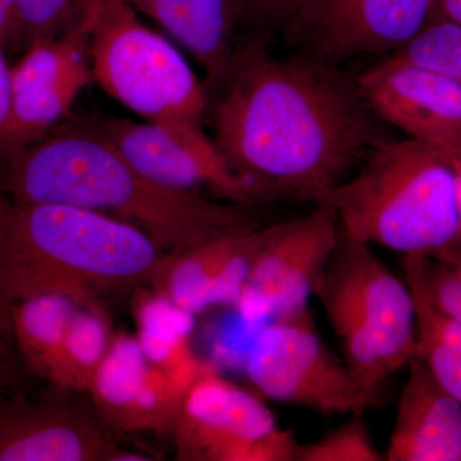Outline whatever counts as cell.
<instances>
[{"label": "cell", "mask_w": 461, "mask_h": 461, "mask_svg": "<svg viewBox=\"0 0 461 461\" xmlns=\"http://www.w3.org/2000/svg\"><path fill=\"white\" fill-rule=\"evenodd\" d=\"M314 295L323 309L344 311L371 330L391 377L414 357V296L406 281L379 260L368 242L341 230Z\"/></svg>", "instance_id": "30bf717a"}, {"label": "cell", "mask_w": 461, "mask_h": 461, "mask_svg": "<svg viewBox=\"0 0 461 461\" xmlns=\"http://www.w3.org/2000/svg\"><path fill=\"white\" fill-rule=\"evenodd\" d=\"M432 256L450 264L457 272L461 273V239L453 242V244L447 245V247L442 248L441 250L437 251Z\"/></svg>", "instance_id": "1f68e13d"}, {"label": "cell", "mask_w": 461, "mask_h": 461, "mask_svg": "<svg viewBox=\"0 0 461 461\" xmlns=\"http://www.w3.org/2000/svg\"><path fill=\"white\" fill-rule=\"evenodd\" d=\"M411 294L417 312L414 355L426 364L437 382L461 403V324L437 312L412 291Z\"/></svg>", "instance_id": "7402d4cb"}, {"label": "cell", "mask_w": 461, "mask_h": 461, "mask_svg": "<svg viewBox=\"0 0 461 461\" xmlns=\"http://www.w3.org/2000/svg\"><path fill=\"white\" fill-rule=\"evenodd\" d=\"M172 437L181 461H297L302 446L259 396L215 368L187 388Z\"/></svg>", "instance_id": "52a82bcc"}, {"label": "cell", "mask_w": 461, "mask_h": 461, "mask_svg": "<svg viewBox=\"0 0 461 461\" xmlns=\"http://www.w3.org/2000/svg\"><path fill=\"white\" fill-rule=\"evenodd\" d=\"M112 339L105 311L80 306L69 324L50 382L45 384L89 393Z\"/></svg>", "instance_id": "44dd1931"}, {"label": "cell", "mask_w": 461, "mask_h": 461, "mask_svg": "<svg viewBox=\"0 0 461 461\" xmlns=\"http://www.w3.org/2000/svg\"><path fill=\"white\" fill-rule=\"evenodd\" d=\"M120 436L87 393L39 384L0 397V461L150 460Z\"/></svg>", "instance_id": "ba28073f"}, {"label": "cell", "mask_w": 461, "mask_h": 461, "mask_svg": "<svg viewBox=\"0 0 461 461\" xmlns=\"http://www.w3.org/2000/svg\"><path fill=\"white\" fill-rule=\"evenodd\" d=\"M403 280L412 293L461 324V273L433 256H402Z\"/></svg>", "instance_id": "603a6c76"}, {"label": "cell", "mask_w": 461, "mask_h": 461, "mask_svg": "<svg viewBox=\"0 0 461 461\" xmlns=\"http://www.w3.org/2000/svg\"><path fill=\"white\" fill-rule=\"evenodd\" d=\"M214 93L215 145L260 204H318L391 140L357 78L314 56L278 58L247 41Z\"/></svg>", "instance_id": "6da1fadb"}, {"label": "cell", "mask_w": 461, "mask_h": 461, "mask_svg": "<svg viewBox=\"0 0 461 461\" xmlns=\"http://www.w3.org/2000/svg\"><path fill=\"white\" fill-rule=\"evenodd\" d=\"M186 391L145 357L138 338L117 335L94 377L91 402L120 433L171 435Z\"/></svg>", "instance_id": "9a60e30c"}, {"label": "cell", "mask_w": 461, "mask_h": 461, "mask_svg": "<svg viewBox=\"0 0 461 461\" xmlns=\"http://www.w3.org/2000/svg\"><path fill=\"white\" fill-rule=\"evenodd\" d=\"M166 254L130 224L0 193V299L69 297L105 311L107 297L151 284Z\"/></svg>", "instance_id": "3957f363"}, {"label": "cell", "mask_w": 461, "mask_h": 461, "mask_svg": "<svg viewBox=\"0 0 461 461\" xmlns=\"http://www.w3.org/2000/svg\"><path fill=\"white\" fill-rule=\"evenodd\" d=\"M0 44L5 50L23 44L16 0H0Z\"/></svg>", "instance_id": "f546056e"}, {"label": "cell", "mask_w": 461, "mask_h": 461, "mask_svg": "<svg viewBox=\"0 0 461 461\" xmlns=\"http://www.w3.org/2000/svg\"><path fill=\"white\" fill-rule=\"evenodd\" d=\"M406 368L384 461H461V403L420 357Z\"/></svg>", "instance_id": "ac0fdd59"}, {"label": "cell", "mask_w": 461, "mask_h": 461, "mask_svg": "<svg viewBox=\"0 0 461 461\" xmlns=\"http://www.w3.org/2000/svg\"><path fill=\"white\" fill-rule=\"evenodd\" d=\"M41 382L30 377L14 339L12 305L0 299V397L14 395Z\"/></svg>", "instance_id": "4316f807"}, {"label": "cell", "mask_w": 461, "mask_h": 461, "mask_svg": "<svg viewBox=\"0 0 461 461\" xmlns=\"http://www.w3.org/2000/svg\"><path fill=\"white\" fill-rule=\"evenodd\" d=\"M362 415H351L330 432L300 446L297 461H384Z\"/></svg>", "instance_id": "484cf974"}, {"label": "cell", "mask_w": 461, "mask_h": 461, "mask_svg": "<svg viewBox=\"0 0 461 461\" xmlns=\"http://www.w3.org/2000/svg\"><path fill=\"white\" fill-rule=\"evenodd\" d=\"M335 208L318 203L308 214L269 224L236 309L248 323H268L308 311L338 245ZM262 324V326H263Z\"/></svg>", "instance_id": "9c48e42d"}, {"label": "cell", "mask_w": 461, "mask_h": 461, "mask_svg": "<svg viewBox=\"0 0 461 461\" xmlns=\"http://www.w3.org/2000/svg\"><path fill=\"white\" fill-rule=\"evenodd\" d=\"M321 203L342 232L400 256H432L461 239L454 157L423 142H384Z\"/></svg>", "instance_id": "277c9868"}, {"label": "cell", "mask_w": 461, "mask_h": 461, "mask_svg": "<svg viewBox=\"0 0 461 461\" xmlns=\"http://www.w3.org/2000/svg\"><path fill=\"white\" fill-rule=\"evenodd\" d=\"M96 0L74 27L27 45L11 69V122L5 162L63 122L93 83L91 33Z\"/></svg>", "instance_id": "7c38bea8"}, {"label": "cell", "mask_w": 461, "mask_h": 461, "mask_svg": "<svg viewBox=\"0 0 461 461\" xmlns=\"http://www.w3.org/2000/svg\"><path fill=\"white\" fill-rule=\"evenodd\" d=\"M455 199H456L457 217L461 227V158H454Z\"/></svg>", "instance_id": "d6a6232c"}, {"label": "cell", "mask_w": 461, "mask_h": 461, "mask_svg": "<svg viewBox=\"0 0 461 461\" xmlns=\"http://www.w3.org/2000/svg\"><path fill=\"white\" fill-rule=\"evenodd\" d=\"M11 69L5 50L0 44V167L5 162L11 122Z\"/></svg>", "instance_id": "83f0119b"}, {"label": "cell", "mask_w": 461, "mask_h": 461, "mask_svg": "<svg viewBox=\"0 0 461 461\" xmlns=\"http://www.w3.org/2000/svg\"><path fill=\"white\" fill-rule=\"evenodd\" d=\"M139 172L171 189L202 193L213 191L218 199L256 208V193L224 159L203 126L166 127L127 118H85Z\"/></svg>", "instance_id": "8fae6325"}, {"label": "cell", "mask_w": 461, "mask_h": 461, "mask_svg": "<svg viewBox=\"0 0 461 461\" xmlns=\"http://www.w3.org/2000/svg\"><path fill=\"white\" fill-rule=\"evenodd\" d=\"M357 84L387 126L461 158V85L396 56L357 76Z\"/></svg>", "instance_id": "4fadbf2b"}, {"label": "cell", "mask_w": 461, "mask_h": 461, "mask_svg": "<svg viewBox=\"0 0 461 461\" xmlns=\"http://www.w3.org/2000/svg\"><path fill=\"white\" fill-rule=\"evenodd\" d=\"M80 304L60 295H41L12 305L18 354L30 377L48 384L69 324Z\"/></svg>", "instance_id": "ffe728a7"}, {"label": "cell", "mask_w": 461, "mask_h": 461, "mask_svg": "<svg viewBox=\"0 0 461 461\" xmlns=\"http://www.w3.org/2000/svg\"><path fill=\"white\" fill-rule=\"evenodd\" d=\"M266 227L166 254L151 282L154 293L193 315L214 306H235L266 239Z\"/></svg>", "instance_id": "2e32d148"}, {"label": "cell", "mask_w": 461, "mask_h": 461, "mask_svg": "<svg viewBox=\"0 0 461 461\" xmlns=\"http://www.w3.org/2000/svg\"><path fill=\"white\" fill-rule=\"evenodd\" d=\"M157 23L198 60L213 93L229 76L247 39L241 35L249 14L244 0H124Z\"/></svg>", "instance_id": "e0dca14e"}, {"label": "cell", "mask_w": 461, "mask_h": 461, "mask_svg": "<svg viewBox=\"0 0 461 461\" xmlns=\"http://www.w3.org/2000/svg\"><path fill=\"white\" fill-rule=\"evenodd\" d=\"M91 69L109 96L147 122L203 126L208 89L165 36L124 0H96Z\"/></svg>", "instance_id": "5b68a950"}, {"label": "cell", "mask_w": 461, "mask_h": 461, "mask_svg": "<svg viewBox=\"0 0 461 461\" xmlns=\"http://www.w3.org/2000/svg\"><path fill=\"white\" fill-rule=\"evenodd\" d=\"M0 193L109 215L140 230L165 254L263 226L253 208L150 180L86 120H65L18 151L0 167Z\"/></svg>", "instance_id": "7a4b0ae2"}, {"label": "cell", "mask_w": 461, "mask_h": 461, "mask_svg": "<svg viewBox=\"0 0 461 461\" xmlns=\"http://www.w3.org/2000/svg\"><path fill=\"white\" fill-rule=\"evenodd\" d=\"M430 17L444 18L461 26V0H435Z\"/></svg>", "instance_id": "4dcf8cb0"}, {"label": "cell", "mask_w": 461, "mask_h": 461, "mask_svg": "<svg viewBox=\"0 0 461 461\" xmlns=\"http://www.w3.org/2000/svg\"><path fill=\"white\" fill-rule=\"evenodd\" d=\"M245 372L267 399L320 414L363 415L382 403L381 391L362 386L326 345L311 309L263 324Z\"/></svg>", "instance_id": "8992f818"}, {"label": "cell", "mask_w": 461, "mask_h": 461, "mask_svg": "<svg viewBox=\"0 0 461 461\" xmlns=\"http://www.w3.org/2000/svg\"><path fill=\"white\" fill-rule=\"evenodd\" d=\"M251 17L290 23L303 0H244Z\"/></svg>", "instance_id": "f1b7e54d"}, {"label": "cell", "mask_w": 461, "mask_h": 461, "mask_svg": "<svg viewBox=\"0 0 461 461\" xmlns=\"http://www.w3.org/2000/svg\"><path fill=\"white\" fill-rule=\"evenodd\" d=\"M23 45L56 38L81 20L93 0H16Z\"/></svg>", "instance_id": "d4e9b609"}, {"label": "cell", "mask_w": 461, "mask_h": 461, "mask_svg": "<svg viewBox=\"0 0 461 461\" xmlns=\"http://www.w3.org/2000/svg\"><path fill=\"white\" fill-rule=\"evenodd\" d=\"M135 313L139 344L145 357L187 390L199 377L214 369L200 360L191 346L195 315L182 311L166 297L142 295Z\"/></svg>", "instance_id": "d6986e66"}, {"label": "cell", "mask_w": 461, "mask_h": 461, "mask_svg": "<svg viewBox=\"0 0 461 461\" xmlns=\"http://www.w3.org/2000/svg\"><path fill=\"white\" fill-rule=\"evenodd\" d=\"M391 56L426 67L461 85V26L430 17L408 44Z\"/></svg>", "instance_id": "cb8c5ba5"}, {"label": "cell", "mask_w": 461, "mask_h": 461, "mask_svg": "<svg viewBox=\"0 0 461 461\" xmlns=\"http://www.w3.org/2000/svg\"><path fill=\"white\" fill-rule=\"evenodd\" d=\"M435 0H303L290 21L312 56L335 63L395 53L423 29Z\"/></svg>", "instance_id": "5bb4252c"}]
</instances>
